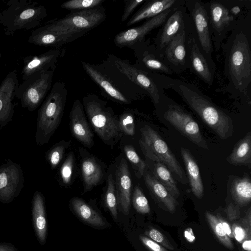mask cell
Listing matches in <instances>:
<instances>
[{"instance_id": "obj_12", "label": "cell", "mask_w": 251, "mask_h": 251, "mask_svg": "<svg viewBox=\"0 0 251 251\" xmlns=\"http://www.w3.org/2000/svg\"><path fill=\"white\" fill-rule=\"evenodd\" d=\"M105 18V9L100 6L91 9L71 12L60 19L51 22L70 31L88 33L102 23Z\"/></svg>"}, {"instance_id": "obj_51", "label": "cell", "mask_w": 251, "mask_h": 251, "mask_svg": "<svg viewBox=\"0 0 251 251\" xmlns=\"http://www.w3.org/2000/svg\"><path fill=\"white\" fill-rule=\"evenodd\" d=\"M1 53L0 52V59H1Z\"/></svg>"}, {"instance_id": "obj_18", "label": "cell", "mask_w": 251, "mask_h": 251, "mask_svg": "<svg viewBox=\"0 0 251 251\" xmlns=\"http://www.w3.org/2000/svg\"><path fill=\"white\" fill-rule=\"evenodd\" d=\"M186 29V26L171 40L162 53L163 59L165 63L173 72L176 73H180L187 69L185 45Z\"/></svg>"}, {"instance_id": "obj_24", "label": "cell", "mask_w": 251, "mask_h": 251, "mask_svg": "<svg viewBox=\"0 0 251 251\" xmlns=\"http://www.w3.org/2000/svg\"><path fill=\"white\" fill-rule=\"evenodd\" d=\"M32 215L33 226L39 243L43 245L46 240L47 223L44 199L42 194L36 191L32 201Z\"/></svg>"}, {"instance_id": "obj_16", "label": "cell", "mask_w": 251, "mask_h": 251, "mask_svg": "<svg viewBox=\"0 0 251 251\" xmlns=\"http://www.w3.org/2000/svg\"><path fill=\"white\" fill-rule=\"evenodd\" d=\"M189 18L184 0L170 14L154 39V46L162 57L166 46L174 37L185 28Z\"/></svg>"}, {"instance_id": "obj_1", "label": "cell", "mask_w": 251, "mask_h": 251, "mask_svg": "<svg viewBox=\"0 0 251 251\" xmlns=\"http://www.w3.org/2000/svg\"><path fill=\"white\" fill-rule=\"evenodd\" d=\"M221 47L224 74L228 81L227 91L247 97L251 83V15L239 20Z\"/></svg>"}, {"instance_id": "obj_41", "label": "cell", "mask_w": 251, "mask_h": 251, "mask_svg": "<svg viewBox=\"0 0 251 251\" xmlns=\"http://www.w3.org/2000/svg\"><path fill=\"white\" fill-rule=\"evenodd\" d=\"M74 165V155L71 152L67 157L60 169V176L65 184H69L71 180Z\"/></svg>"}, {"instance_id": "obj_44", "label": "cell", "mask_w": 251, "mask_h": 251, "mask_svg": "<svg viewBox=\"0 0 251 251\" xmlns=\"http://www.w3.org/2000/svg\"><path fill=\"white\" fill-rule=\"evenodd\" d=\"M232 230L233 237L239 243H242L248 238H250V236L248 234L247 230L240 226L234 224Z\"/></svg>"}, {"instance_id": "obj_2", "label": "cell", "mask_w": 251, "mask_h": 251, "mask_svg": "<svg viewBox=\"0 0 251 251\" xmlns=\"http://www.w3.org/2000/svg\"><path fill=\"white\" fill-rule=\"evenodd\" d=\"M158 86L176 92L190 108L222 139L231 137L234 127L231 118L213 103L196 86L186 80L152 73Z\"/></svg>"}, {"instance_id": "obj_52", "label": "cell", "mask_w": 251, "mask_h": 251, "mask_svg": "<svg viewBox=\"0 0 251 251\" xmlns=\"http://www.w3.org/2000/svg\"></svg>"}, {"instance_id": "obj_46", "label": "cell", "mask_w": 251, "mask_h": 251, "mask_svg": "<svg viewBox=\"0 0 251 251\" xmlns=\"http://www.w3.org/2000/svg\"><path fill=\"white\" fill-rule=\"evenodd\" d=\"M219 220V221L221 222L223 229L226 232L227 236L230 238H234L233 233H232V230L228 224V223L225 220L221 218L220 216L217 217Z\"/></svg>"}, {"instance_id": "obj_48", "label": "cell", "mask_w": 251, "mask_h": 251, "mask_svg": "<svg viewBox=\"0 0 251 251\" xmlns=\"http://www.w3.org/2000/svg\"><path fill=\"white\" fill-rule=\"evenodd\" d=\"M184 236L187 241L190 243L194 242L196 239L192 229L190 227L185 230Z\"/></svg>"}, {"instance_id": "obj_21", "label": "cell", "mask_w": 251, "mask_h": 251, "mask_svg": "<svg viewBox=\"0 0 251 251\" xmlns=\"http://www.w3.org/2000/svg\"><path fill=\"white\" fill-rule=\"evenodd\" d=\"M131 185L127 163L122 159L116 170L115 192L117 203L125 215H127L129 211Z\"/></svg>"}, {"instance_id": "obj_4", "label": "cell", "mask_w": 251, "mask_h": 251, "mask_svg": "<svg viewBox=\"0 0 251 251\" xmlns=\"http://www.w3.org/2000/svg\"><path fill=\"white\" fill-rule=\"evenodd\" d=\"M48 15L46 7L30 0H10L0 10V25L6 36L17 31L29 30L40 25Z\"/></svg>"}, {"instance_id": "obj_50", "label": "cell", "mask_w": 251, "mask_h": 251, "mask_svg": "<svg viewBox=\"0 0 251 251\" xmlns=\"http://www.w3.org/2000/svg\"><path fill=\"white\" fill-rule=\"evenodd\" d=\"M242 248L246 251H251V240H245L242 243Z\"/></svg>"}, {"instance_id": "obj_20", "label": "cell", "mask_w": 251, "mask_h": 251, "mask_svg": "<svg viewBox=\"0 0 251 251\" xmlns=\"http://www.w3.org/2000/svg\"><path fill=\"white\" fill-rule=\"evenodd\" d=\"M70 126L73 136L84 145L90 147L93 145L94 134L86 120L83 104L75 100L70 114Z\"/></svg>"}, {"instance_id": "obj_37", "label": "cell", "mask_w": 251, "mask_h": 251, "mask_svg": "<svg viewBox=\"0 0 251 251\" xmlns=\"http://www.w3.org/2000/svg\"><path fill=\"white\" fill-rule=\"evenodd\" d=\"M107 207L115 219L117 218V201L113 176L110 175L107 179V188L105 194Z\"/></svg>"}, {"instance_id": "obj_28", "label": "cell", "mask_w": 251, "mask_h": 251, "mask_svg": "<svg viewBox=\"0 0 251 251\" xmlns=\"http://www.w3.org/2000/svg\"><path fill=\"white\" fill-rule=\"evenodd\" d=\"M141 62L144 66L143 70L152 73L172 75L173 71L165 63L158 53L154 45L147 47L140 57Z\"/></svg>"}, {"instance_id": "obj_15", "label": "cell", "mask_w": 251, "mask_h": 251, "mask_svg": "<svg viewBox=\"0 0 251 251\" xmlns=\"http://www.w3.org/2000/svg\"><path fill=\"white\" fill-rule=\"evenodd\" d=\"M184 1L183 0L179 4L164 11L157 16L146 20L138 26L119 33L114 37L115 45L121 48L141 43L147 34L162 26L175 8Z\"/></svg>"}, {"instance_id": "obj_38", "label": "cell", "mask_w": 251, "mask_h": 251, "mask_svg": "<svg viewBox=\"0 0 251 251\" xmlns=\"http://www.w3.org/2000/svg\"><path fill=\"white\" fill-rule=\"evenodd\" d=\"M132 202L136 210L141 214H147L150 212L148 201L141 189L138 186L134 188Z\"/></svg>"}, {"instance_id": "obj_14", "label": "cell", "mask_w": 251, "mask_h": 251, "mask_svg": "<svg viewBox=\"0 0 251 251\" xmlns=\"http://www.w3.org/2000/svg\"><path fill=\"white\" fill-rule=\"evenodd\" d=\"M113 63L121 73L148 94L154 105L159 102L161 92L164 89L158 86L151 73L116 57L113 59Z\"/></svg>"}, {"instance_id": "obj_45", "label": "cell", "mask_w": 251, "mask_h": 251, "mask_svg": "<svg viewBox=\"0 0 251 251\" xmlns=\"http://www.w3.org/2000/svg\"><path fill=\"white\" fill-rule=\"evenodd\" d=\"M140 240L151 251H167L164 247L150 238L140 236Z\"/></svg>"}, {"instance_id": "obj_40", "label": "cell", "mask_w": 251, "mask_h": 251, "mask_svg": "<svg viewBox=\"0 0 251 251\" xmlns=\"http://www.w3.org/2000/svg\"><path fill=\"white\" fill-rule=\"evenodd\" d=\"M119 125L122 132L132 136L135 133V124L133 115L129 112L123 113L119 120Z\"/></svg>"}, {"instance_id": "obj_36", "label": "cell", "mask_w": 251, "mask_h": 251, "mask_svg": "<svg viewBox=\"0 0 251 251\" xmlns=\"http://www.w3.org/2000/svg\"><path fill=\"white\" fill-rule=\"evenodd\" d=\"M103 0H71L62 3L63 8L78 11L93 9L101 6Z\"/></svg>"}, {"instance_id": "obj_10", "label": "cell", "mask_w": 251, "mask_h": 251, "mask_svg": "<svg viewBox=\"0 0 251 251\" xmlns=\"http://www.w3.org/2000/svg\"><path fill=\"white\" fill-rule=\"evenodd\" d=\"M208 22L213 48L216 52L227 37V33L236 26L241 19L234 16L230 12L227 4L223 0H211L206 2Z\"/></svg>"}, {"instance_id": "obj_26", "label": "cell", "mask_w": 251, "mask_h": 251, "mask_svg": "<svg viewBox=\"0 0 251 251\" xmlns=\"http://www.w3.org/2000/svg\"><path fill=\"white\" fill-rule=\"evenodd\" d=\"M181 154L187 172L192 192L197 198L201 199L203 195V185L199 167L187 149L181 148Z\"/></svg>"}, {"instance_id": "obj_43", "label": "cell", "mask_w": 251, "mask_h": 251, "mask_svg": "<svg viewBox=\"0 0 251 251\" xmlns=\"http://www.w3.org/2000/svg\"><path fill=\"white\" fill-rule=\"evenodd\" d=\"M145 1V0H125V8L121 18L122 22L126 21L135 9Z\"/></svg>"}, {"instance_id": "obj_35", "label": "cell", "mask_w": 251, "mask_h": 251, "mask_svg": "<svg viewBox=\"0 0 251 251\" xmlns=\"http://www.w3.org/2000/svg\"><path fill=\"white\" fill-rule=\"evenodd\" d=\"M124 151L128 160L131 164L135 174L138 178H141L145 172L146 163L139 156L133 147L126 145L124 147Z\"/></svg>"}, {"instance_id": "obj_27", "label": "cell", "mask_w": 251, "mask_h": 251, "mask_svg": "<svg viewBox=\"0 0 251 251\" xmlns=\"http://www.w3.org/2000/svg\"><path fill=\"white\" fill-rule=\"evenodd\" d=\"M143 176L150 192L169 211L174 212L178 204L176 199L153 176L145 172Z\"/></svg>"}, {"instance_id": "obj_34", "label": "cell", "mask_w": 251, "mask_h": 251, "mask_svg": "<svg viewBox=\"0 0 251 251\" xmlns=\"http://www.w3.org/2000/svg\"><path fill=\"white\" fill-rule=\"evenodd\" d=\"M206 219L219 240L227 248L233 249L234 246L230 238L225 232L218 218L209 212L205 214Z\"/></svg>"}, {"instance_id": "obj_8", "label": "cell", "mask_w": 251, "mask_h": 251, "mask_svg": "<svg viewBox=\"0 0 251 251\" xmlns=\"http://www.w3.org/2000/svg\"><path fill=\"white\" fill-rule=\"evenodd\" d=\"M200 49L209 65L215 73L216 64L212 57L213 46L211 38L206 2L200 0H185Z\"/></svg>"}, {"instance_id": "obj_42", "label": "cell", "mask_w": 251, "mask_h": 251, "mask_svg": "<svg viewBox=\"0 0 251 251\" xmlns=\"http://www.w3.org/2000/svg\"><path fill=\"white\" fill-rule=\"evenodd\" d=\"M150 239L164 247L171 250H174V247L170 243L164 236L159 230L155 228H151L145 232Z\"/></svg>"}, {"instance_id": "obj_3", "label": "cell", "mask_w": 251, "mask_h": 251, "mask_svg": "<svg viewBox=\"0 0 251 251\" xmlns=\"http://www.w3.org/2000/svg\"><path fill=\"white\" fill-rule=\"evenodd\" d=\"M68 90L66 83L57 81L38 110L35 142L38 145L48 143L58 127L64 113Z\"/></svg>"}, {"instance_id": "obj_47", "label": "cell", "mask_w": 251, "mask_h": 251, "mask_svg": "<svg viewBox=\"0 0 251 251\" xmlns=\"http://www.w3.org/2000/svg\"><path fill=\"white\" fill-rule=\"evenodd\" d=\"M227 214L230 220H233L238 216V210L237 208L231 203L227 208Z\"/></svg>"}, {"instance_id": "obj_30", "label": "cell", "mask_w": 251, "mask_h": 251, "mask_svg": "<svg viewBox=\"0 0 251 251\" xmlns=\"http://www.w3.org/2000/svg\"><path fill=\"white\" fill-rule=\"evenodd\" d=\"M81 169L85 190L89 191L99 183L102 176V170L95 159L90 157L83 160Z\"/></svg>"}, {"instance_id": "obj_49", "label": "cell", "mask_w": 251, "mask_h": 251, "mask_svg": "<svg viewBox=\"0 0 251 251\" xmlns=\"http://www.w3.org/2000/svg\"><path fill=\"white\" fill-rule=\"evenodd\" d=\"M0 251H19L14 245L9 243H0Z\"/></svg>"}, {"instance_id": "obj_32", "label": "cell", "mask_w": 251, "mask_h": 251, "mask_svg": "<svg viewBox=\"0 0 251 251\" xmlns=\"http://www.w3.org/2000/svg\"><path fill=\"white\" fill-rule=\"evenodd\" d=\"M151 169L153 176L176 199L180 195V192L171 172L163 164L153 162Z\"/></svg>"}, {"instance_id": "obj_22", "label": "cell", "mask_w": 251, "mask_h": 251, "mask_svg": "<svg viewBox=\"0 0 251 251\" xmlns=\"http://www.w3.org/2000/svg\"><path fill=\"white\" fill-rule=\"evenodd\" d=\"M183 0H148L132 15L126 24L130 26L143 20L155 17L164 11L176 6Z\"/></svg>"}, {"instance_id": "obj_17", "label": "cell", "mask_w": 251, "mask_h": 251, "mask_svg": "<svg viewBox=\"0 0 251 251\" xmlns=\"http://www.w3.org/2000/svg\"><path fill=\"white\" fill-rule=\"evenodd\" d=\"M19 85L16 69L9 72L0 85V127L12 120L15 105L13 100Z\"/></svg>"}, {"instance_id": "obj_9", "label": "cell", "mask_w": 251, "mask_h": 251, "mask_svg": "<svg viewBox=\"0 0 251 251\" xmlns=\"http://www.w3.org/2000/svg\"><path fill=\"white\" fill-rule=\"evenodd\" d=\"M54 70L35 74L19 85L15 97L23 108L32 112L39 106L51 88Z\"/></svg>"}, {"instance_id": "obj_5", "label": "cell", "mask_w": 251, "mask_h": 251, "mask_svg": "<svg viewBox=\"0 0 251 251\" xmlns=\"http://www.w3.org/2000/svg\"><path fill=\"white\" fill-rule=\"evenodd\" d=\"M83 106L89 121L99 136L106 144L112 145L120 138L119 120L107 102L95 94H88L83 99Z\"/></svg>"}, {"instance_id": "obj_11", "label": "cell", "mask_w": 251, "mask_h": 251, "mask_svg": "<svg viewBox=\"0 0 251 251\" xmlns=\"http://www.w3.org/2000/svg\"><path fill=\"white\" fill-rule=\"evenodd\" d=\"M186 30L187 69L189 68L202 81L211 86L213 83L215 72L209 65L200 49L190 17Z\"/></svg>"}, {"instance_id": "obj_25", "label": "cell", "mask_w": 251, "mask_h": 251, "mask_svg": "<svg viewBox=\"0 0 251 251\" xmlns=\"http://www.w3.org/2000/svg\"><path fill=\"white\" fill-rule=\"evenodd\" d=\"M83 68L90 78L110 97L120 102L128 103V100L114 85L111 80L96 69L93 65L81 61Z\"/></svg>"}, {"instance_id": "obj_13", "label": "cell", "mask_w": 251, "mask_h": 251, "mask_svg": "<svg viewBox=\"0 0 251 251\" xmlns=\"http://www.w3.org/2000/svg\"><path fill=\"white\" fill-rule=\"evenodd\" d=\"M23 170L9 159L0 166V201L9 203L20 194L24 187Z\"/></svg>"}, {"instance_id": "obj_7", "label": "cell", "mask_w": 251, "mask_h": 251, "mask_svg": "<svg viewBox=\"0 0 251 251\" xmlns=\"http://www.w3.org/2000/svg\"><path fill=\"white\" fill-rule=\"evenodd\" d=\"M159 100L165 105L163 112L165 120L193 143L203 149H208L199 126L191 114L169 98L164 90L161 92Z\"/></svg>"}, {"instance_id": "obj_39", "label": "cell", "mask_w": 251, "mask_h": 251, "mask_svg": "<svg viewBox=\"0 0 251 251\" xmlns=\"http://www.w3.org/2000/svg\"><path fill=\"white\" fill-rule=\"evenodd\" d=\"M67 146L59 143L53 146L47 152L46 159L52 169H54L60 163Z\"/></svg>"}, {"instance_id": "obj_29", "label": "cell", "mask_w": 251, "mask_h": 251, "mask_svg": "<svg viewBox=\"0 0 251 251\" xmlns=\"http://www.w3.org/2000/svg\"><path fill=\"white\" fill-rule=\"evenodd\" d=\"M228 163L234 166H251V132L240 140L233 148L226 159Z\"/></svg>"}, {"instance_id": "obj_33", "label": "cell", "mask_w": 251, "mask_h": 251, "mask_svg": "<svg viewBox=\"0 0 251 251\" xmlns=\"http://www.w3.org/2000/svg\"><path fill=\"white\" fill-rule=\"evenodd\" d=\"M233 200L239 204L245 205L251 200V181L248 176L235 179L231 186Z\"/></svg>"}, {"instance_id": "obj_6", "label": "cell", "mask_w": 251, "mask_h": 251, "mask_svg": "<svg viewBox=\"0 0 251 251\" xmlns=\"http://www.w3.org/2000/svg\"><path fill=\"white\" fill-rule=\"evenodd\" d=\"M139 144L146 158L163 164L183 184L187 178L183 169L166 142L158 133L148 125L141 129Z\"/></svg>"}, {"instance_id": "obj_31", "label": "cell", "mask_w": 251, "mask_h": 251, "mask_svg": "<svg viewBox=\"0 0 251 251\" xmlns=\"http://www.w3.org/2000/svg\"><path fill=\"white\" fill-rule=\"evenodd\" d=\"M73 208L76 214L85 222L96 226H103L105 222L100 215L83 201L75 198L72 200Z\"/></svg>"}, {"instance_id": "obj_23", "label": "cell", "mask_w": 251, "mask_h": 251, "mask_svg": "<svg viewBox=\"0 0 251 251\" xmlns=\"http://www.w3.org/2000/svg\"><path fill=\"white\" fill-rule=\"evenodd\" d=\"M80 35L63 34L50 31L43 26L34 30L30 35L28 42L40 46L59 48L80 37Z\"/></svg>"}, {"instance_id": "obj_19", "label": "cell", "mask_w": 251, "mask_h": 251, "mask_svg": "<svg viewBox=\"0 0 251 251\" xmlns=\"http://www.w3.org/2000/svg\"><path fill=\"white\" fill-rule=\"evenodd\" d=\"M61 55L59 48H54L37 55H29L23 58L22 79L25 81L31 75L55 69L56 64Z\"/></svg>"}]
</instances>
